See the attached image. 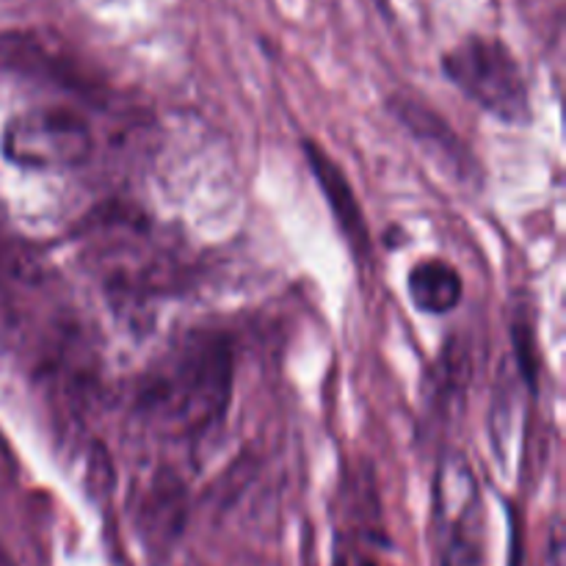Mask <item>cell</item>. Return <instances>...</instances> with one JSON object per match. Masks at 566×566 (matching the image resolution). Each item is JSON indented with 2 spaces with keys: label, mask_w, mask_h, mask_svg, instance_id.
<instances>
[{
  "label": "cell",
  "mask_w": 566,
  "mask_h": 566,
  "mask_svg": "<svg viewBox=\"0 0 566 566\" xmlns=\"http://www.w3.org/2000/svg\"><path fill=\"white\" fill-rule=\"evenodd\" d=\"M232 396L227 337L197 332L147 370L136 409L149 431L169 442H202L224 420Z\"/></svg>",
  "instance_id": "1"
},
{
  "label": "cell",
  "mask_w": 566,
  "mask_h": 566,
  "mask_svg": "<svg viewBox=\"0 0 566 566\" xmlns=\"http://www.w3.org/2000/svg\"><path fill=\"white\" fill-rule=\"evenodd\" d=\"M448 81L479 108L506 125L531 122V88L517 55L503 39L473 33L442 55Z\"/></svg>",
  "instance_id": "2"
},
{
  "label": "cell",
  "mask_w": 566,
  "mask_h": 566,
  "mask_svg": "<svg viewBox=\"0 0 566 566\" xmlns=\"http://www.w3.org/2000/svg\"><path fill=\"white\" fill-rule=\"evenodd\" d=\"M434 566H486V517L481 484L468 459L448 451L431 484Z\"/></svg>",
  "instance_id": "3"
},
{
  "label": "cell",
  "mask_w": 566,
  "mask_h": 566,
  "mask_svg": "<svg viewBox=\"0 0 566 566\" xmlns=\"http://www.w3.org/2000/svg\"><path fill=\"white\" fill-rule=\"evenodd\" d=\"M0 149L17 169L66 171L92 158L94 130L70 105H33L6 119Z\"/></svg>",
  "instance_id": "4"
},
{
  "label": "cell",
  "mask_w": 566,
  "mask_h": 566,
  "mask_svg": "<svg viewBox=\"0 0 566 566\" xmlns=\"http://www.w3.org/2000/svg\"><path fill=\"white\" fill-rule=\"evenodd\" d=\"M307 149L310 169H313L315 180H318L321 191L326 193V202H329L332 213H335L337 224L346 232L348 243L354 247V252H363L368 249V227L363 221V210H359L357 197H354L352 186H348L346 175L340 171V166L326 155V149L315 147V144H304Z\"/></svg>",
  "instance_id": "5"
},
{
  "label": "cell",
  "mask_w": 566,
  "mask_h": 566,
  "mask_svg": "<svg viewBox=\"0 0 566 566\" xmlns=\"http://www.w3.org/2000/svg\"><path fill=\"white\" fill-rule=\"evenodd\" d=\"M407 285L415 307L429 315L453 313L464 296L462 274L446 258H423L415 263Z\"/></svg>",
  "instance_id": "6"
},
{
  "label": "cell",
  "mask_w": 566,
  "mask_h": 566,
  "mask_svg": "<svg viewBox=\"0 0 566 566\" xmlns=\"http://www.w3.org/2000/svg\"><path fill=\"white\" fill-rule=\"evenodd\" d=\"M0 566H17V562H14V558H11L9 547H6V545H3V542H0Z\"/></svg>",
  "instance_id": "7"
},
{
  "label": "cell",
  "mask_w": 566,
  "mask_h": 566,
  "mask_svg": "<svg viewBox=\"0 0 566 566\" xmlns=\"http://www.w3.org/2000/svg\"><path fill=\"white\" fill-rule=\"evenodd\" d=\"M357 566H381V564L376 562V558H368V556H365V558H359Z\"/></svg>",
  "instance_id": "8"
}]
</instances>
